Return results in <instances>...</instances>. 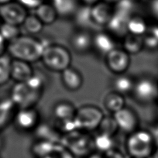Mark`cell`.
I'll return each instance as SVG.
<instances>
[{
  "mask_svg": "<svg viewBox=\"0 0 158 158\" xmlns=\"http://www.w3.org/2000/svg\"><path fill=\"white\" fill-rule=\"evenodd\" d=\"M143 42L144 48L149 50H155L158 48V39L149 33L143 36Z\"/></svg>",
  "mask_w": 158,
  "mask_h": 158,
  "instance_id": "obj_36",
  "label": "cell"
},
{
  "mask_svg": "<svg viewBox=\"0 0 158 158\" xmlns=\"http://www.w3.org/2000/svg\"><path fill=\"white\" fill-rule=\"evenodd\" d=\"M43 92L30 88L26 82L16 83L10 93V99L18 109L33 108L40 101Z\"/></svg>",
  "mask_w": 158,
  "mask_h": 158,
  "instance_id": "obj_4",
  "label": "cell"
},
{
  "mask_svg": "<svg viewBox=\"0 0 158 158\" xmlns=\"http://www.w3.org/2000/svg\"><path fill=\"white\" fill-rule=\"evenodd\" d=\"M133 92L141 102H150L158 96V85L152 79L143 77L135 81Z\"/></svg>",
  "mask_w": 158,
  "mask_h": 158,
  "instance_id": "obj_10",
  "label": "cell"
},
{
  "mask_svg": "<svg viewBox=\"0 0 158 158\" xmlns=\"http://www.w3.org/2000/svg\"><path fill=\"white\" fill-rule=\"evenodd\" d=\"M41 60L48 69L61 73L71 67L72 57L65 47L51 44L44 49Z\"/></svg>",
  "mask_w": 158,
  "mask_h": 158,
  "instance_id": "obj_3",
  "label": "cell"
},
{
  "mask_svg": "<svg viewBox=\"0 0 158 158\" xmlns=\"http://www.w3.org/2000/svg\"><path fill=\"white\" fill-rule=\"evenodd\" d=\"M82 5L88 6H93L95 4L99 2L101 0H80Z\"/></svg>",
  "mask_w": 158,
  "mask_h": 158,
  "instance_id": "obj_42",
  "label": "cell"
},
{
  "mask_svg": "<svg viewBox=\"0 0 158 158\" xmlns=\"http://www.w3.org/2000/svg\"><path fill=\"white\" fill-rule=\"evenodd\" d=\"M104 158H125V156L121 152L114 149V150L109 151V153H106Z\"/></svg>",
  "mask_w": 158,
  "mask_h": 158,
  "instance_id": "obj_39",
  "label": "cell"
},
{
  "mask_svg": "<svg viewBox=\"0 0 158 158\" xmlns=\"http://www.w3.org/2000/svg\"><path fill=\"white\" fill-rule=\"evenodd\" d=\"M36 132H37L38 139L44 140L51 141L54 143H58L59 141H61L62 137L60 136L58 132L54 128L47 124L38 125L36 127Z\"/></svg>",
  "mask_w": 158,
  "mask_h": 158,
  "instance_id": "obj_27",
  "label": "cell"
},
{
  "mask_svg": "<svg viewBox=\"0 0 158 158\" xmlns=\"http://www.w3.org/2000/svg\"><path fill=\"white\" fill-rule=\"evenodd\" d=\"M133 2H136V1H138V0H133Z\"/></svg>",
  "mask_w": 158,
  "mask_h": 158,
  "instance_id": "obj_49",
  "label": "cell"
},
{
  "mask_svg": "<svg viewBox=\"0 0 158 158\" xmlns=\"http://www.w3.org/2000/svg\"><path fill=\"white\" fill-rule=\"evenodd\" d=\"M123 48L129 54H137L144 48L143 36L128 33L123 37Z\"/></svg>",
  "mask_w": 158,
  "mask_h": 158,
  "instance_id": "obj_23",
  "label": "cell"
},
{
  "mask_svg": "<svg viewBox=\"0 0 158 158\" xmlns=\"http://www.w3.org/2000/svg\"><path fill=\"white\" fill-rule=\"evenodd\" d=\"M35 10V15L44 25H51L54 23L59 16L54 6L47 2H44Z\"/></svg>",
  "mask_w": 158,
  "mask_h": 158,
  "instance_id": "obj_21",
  "label": "cell"
},
{
  "mask_svg": "<svg viewBox=\"0 0 158 158\" xmlns=\"http://www.w3.org/2000/svg\"><path fill=\"white\" fill-rule=\"evenodd\" d=\"M13 58L6 53L0 56V86L6 84L11 79V69Z\"/></svg>",
  "mask_w": 158,
  "mask_h": 158,
  "instance_id": "obj_30",
  "label": "cell"
},
{
  "mask_svg": "<svg viewBox=\"0 0 158 158\" xmlns=\"http://www.w3.org/2000/svg\"><path fill=\"white\" fill-rule=\"evenodd\" d=\"M71 45L77 53H85L93 46V36L86 30H78L72 34Z\"/></svg>",
  "mask_w": 158,
  "mask_h": 158,
  "instance_id": "obj_15",
  "label": "cell"
},
{
  "mask_svg": "<svg viewBox=\"0 0 158 158\" xmlns=\"http://www.w3.org/2000/svg\"><path fill=\"white\" fill-rule=\"evenodd\" d=\"M153 158H158V148L154 150V153L153 154Z\"/></svg>",
  "mask_w": 158,
  "mask_h": 158,
  "instance_id": "obj_47",
  "label": "cell"
},
{
  "mask_svg": "<svg viewBox=\"0 0 158 158\" xmlns=\"http://www.w3.org/2000/svg\"><path fill=\"white\" fill-rule=\"evenodd\" d=\"M13 0H0V6L5 5V4L10 3V2H13Z\"/></svg>",
  "mask_w": 158,
  "mask_h": 158,
  "instance_id": "obj_46",
  "label": "cell"
},
{
  "mask_svg": "<svg viewBox=\"0 0 158 158\" xmlns=\"http://www.w3.org/2000/svg\"><path fill=\"white\" fill-rule=\"evenodd\" d=\"M60 150L61 149L59 147L58 143H54L51 141L44 140V139H38L31 147L32 153L37 158L54 155Z\"/></svg>",
  "mask_w": 158,
  "mask_h": 158,
  "instance_id": "obj_18",
  "label": "cell"
},
{
  "mask_svg": "<svg viewBox=\"0 0 158 158\" xmlns=\"http://www.w3.org/2000/svg\"><path fill=\"white\" fill-rule=\"evenodd\" d=\"M114 118L118 124V129L126 133H133L137 130L138 118L136 114L129 108H123L113 114Z\"/></svg>",
  "mask_w": 158,
  "mask_h": 158,
  "instance_id": "obj_11",
  "label": "cell"
},
{
  "mask_svg": "<svg viewBox=\"0 0 158 158\" xmlns=\"http://www.w3.org/2000/svg\"><path fill=\"white\" fill-rule=\"evenodd\" d=\"M16 106L10 98L0 100V131L7 127L10 121L13 119Z\"/></svg>",
  "mask_w": 158,
  "mask_h": 158,
  "instance_id": "obj_19",
  "label": "cell"
},
{
  "mask_svg": "<svg viewBox=\"0 0 158 158\" xmlns=\"http://www.w3.org/2000/svg\"><path fill=\"white\" fill-rule=\"evenodd\" d=\"M135 82L130 77L120 74L114 80L113 85L115 92L124 95L133 92Z\"/></svg>",
  "mask_w": 158,
  "mask_h": 158,
  "instance_id": "obj_28",
  "label": "cell"
},
{
  "mask_svg": "<svg viewBox=\"0 0 158 158\" xmlns=\"http://www.w3.org/2000/svg\"><path fill=\"white\" fill-rule=\"evenodd\" d=\"M16 128L23 131L36 130L40 124V115L36 109L33 108L18 109L13 117Z\"/></svg>",
  "mask_w": 158,
  "mask_h": 158,
  "instance_id": "obj_8",
  "label": "cell"
},
{
  "mask_svg": "<svg viewBox=\"0 0 158 158\" xmlns=\"http://www.w3.org/2000/svg\"><path fill=\"white\" fill-rule=\"evenodd\" d=\"M148 32L150 34L153 35L154 37H156V39H158V23L150 27V28H149Z\"/></svg>",
  "mask_w": 158,
  "mask_h": 158,
  "instance_id": "obj_41",
  "label": "cell"
},
{
  "mask_svg": "<svg viewBox=\"0 0 158 158\" xmlns=\"http://www.w3.org/2000/svg\"><path fill=\"white\" fill-rule=\"evenodd\" d=\"M0 158H2V157H1V156H0Z\"/></svg>",
  "mask_w": 158,
  "mask_h": 158,
  "instance_id": "obj_51",
  "label": "cell"
},
{
  "mask_svg": "<svg viewBox=\"0 0 158 158\" xmlns=\"http://www.w3.org/2000/svg\"><path fill=\"white\" fill-rule=\"evenodd\" d=\"M52 5L55 8L58 16H74L78 8L77 0H51Z\"/></svg>",
  "mask_w": 158,
  "mask_h": 158,
  "instance_id": "obj_24",
  "label": "cell"
},
{
  "mask_svg": "<svg viewBox=\"0 0 158 158\" xmlns=\"http://www.w3.org/2000/svg\"><path fill=\"white\" fill-rule=\"evenodd\" d=\"M93 46L98 52L105 55L116 48L112 35L105 32H99L93 36Z\"/></svg>",
  "mask_w": 158,
  "mask_h": 158,
  "instance_id": "obj_17",
  "label": "cell"
},
{
  "mask_svg": "<svg viewBox=\"0 0 158 158\" xmlns=\"http://www.w3.org/2000/svg\"><path fill=\"white\" fill-rule=\"evenodd\" d=\"M74 19L76 23L81 27H89L92 25H95L92 16V7L88 6L81 5L78 6L74 15Z\"/></svg>",
  "mask_w": 158,
  "mask_h": 158,
  "instance_id": "obj_25",
  "label": "cell"
},
{
  "mask_svg": "<svg viewBox=\"0 0 158 158\" xmlns=\"http://www.w3.org/2000/svg\"><path fill=\"white\" fill-rule=\"evenodd\" d=\"M104 106L109 112L115 113L125 108V98L123 95L116 92H109L103 99Z\"/></svg>",
  "mask_w": 158,
  "mask_h": 158,
  "instance_id": "obj_22",
  "label": "cell"
},
{
  "mask_svg": "<svg viewBox=\"0 0 158 158\" xmlns=\"http://www.w3.org/2000/svg\"><path fill=\"white\" fill-rule=\"evenodd\" d=\"M77 109L72 103L69 102L63 101L57 103L53 109V113L54 117L59 122L71 119L75 117Z\"/></svg>",
  "mask_w": 158,
  "mask_h": 158,
  "instance_id": "obj_20",
  "label": "cell"
},
{
  "mask_svg": "<svg viewBox=\"0 0 158 158\" xmlns=\"http://www.w3.org/2000/svg\"><path fill=\"white\" fill-rule=\"evenodd\" d=\"M93 143L94 147L98 152L105 154L114 150V140L112 136L104 133H98L93 139Z\"/></svg>",
  "mask_w": 158,
  "mask_h": 158,
  "instance_id": "obj_29",
  "label": "cell"
},
{
  "mask_svg": "<svg viewBox=\"0 0 158 158\" xmlns=\"http://www.w3.org/2000/svg\"><path fill=\"white\" fill-rule=\"evenodd\" d=\"M131 16L115 11L113 16L106 26L109 33L112 36L125 37L129 33L128 23Z\"/></svg>",
  "mask_w": 158,
  "mask_h": 158,
  "instance_id": "obj_13",
  "label": "cell"
},
{
  "mask_svg": "<svg viewBox=\"0 0 158 158\" xmlns=\"http://www.w3.org/2000/svg\"><path fill=\"white\" fill-rule=\"evenodd\" d=\"M149 27L147 22L139 16H132L128 23L129 33L143 36L148 32Z\"/></svg>",
  "mask_w": 158,
  "mask_h": 158,
  "instance_id": "obj_26",
  "label": "cell"
},
{
  "mask_svg": "<svg viewBox=\"0 0 158 158\" xmlns=\"http://www.w3.org/2000/svg\"><path fill=\"white\" fill-rule=\"evenodd\" d=\"M89 158H104V156H102L100 154H98V153H94V154H91Z\"/></svg>",
  "mask_w": 158,
  "mask_h": 158,
  "instance_id": "obj_45",
  "label": "cell"
},
{
  "mask_svg": "<svg viewBox=\"0 0 158 158\" xmlns=\"http://www.w3.org/2000/svg\"><path fill=\"white\" fill-rule=\"evenodd\" d=\"M61 80L65 88L72 92L81 89L84 82L81 72L72 67L67 68L61 72Z\"/></svg>",
  "mask_w": 158,
  "mask_h": 158,
  "instance_id": "obj_16",
  "label": "cell"
},
{
  "mask_svg": "<svg viewBox=\"0 0 158 158\" xmlns=\"http://www.w3.org/2000/svg\"><path fill=\"white\" fill-rule=\"evenodd\" d=\"M46 82V75L40 71H34L33 75L26 83L32 89L43 92V89L45 87Z\"/></svg>",
  "mask_w": 158,
  "mask_h": 158,
  "instance_id": "obj_34",
  "label": "cell"
},
{
  "mask_svg": "<svg viewBox=\"0 0 158 158\" xmlns=\"http://www.w3.org/2000/svg\"><path fill=\"white\" fill-rule=\"evenodd\" d=\"M4 144H5V142H4V139H3V137H2V134L0 133V152L2 151V149H3Z\"/></svg>",
  "mask_w": 158,
  "mask_h": 158,
  "instance_id": "obj_43",
  "label": "cell"
},
{
  "mask_svg": "<svg viewBox=\"0 0 158 158\" xmlns=\"http://www.w3.org/2000/svg\"><path fill=\"white\" fill-rule=\"evenodd\" d=\"M7 50V43L2 36L0 35V56L3 55L6 53Z\"/></svg>",
  "mask_w": 158,
  "mask_h": 158,
  "instance_id": "obj_40",
  "label": "cell"
},
{
  "mask_svg": "<svg viewBox=\"0 0 158 158\" xmlns=\"http://www.w3.org/2000/svg\"><path fill=\"white\" fill-rule=\"evenodd\" d=\"M134 3L135 2H133V0H120L114 5L115 11L129 16H133Z\"/></svg>",
  "mask_w": 158,
  "mask_h": 158,
  "instance_id": "obj_35",
  "label": "cell"
},
{
  "mask_svg": "<svg viewBox=\"0 0 158 158\" xmlns=\"http://www.w3.org/2000/svg\"><path fill=\"white\" fill-rule=\"evenodd\" d=\"M61 143L74 156H86L94 147L93 139H91L81 131L68 133L62 138L60 143Z\"/></svg>",
  "mask_w": 158,
  "mask_h": 158,
  "instance_id": "obj_6",
  "label": "cell"
},
{
  "mask_svg": "<svg viewBox=\"0 0 158 158\" xmlns=\"http://www.w3.org/2000/svg\"><path fill=\"white\" fill-rule=\"evenodd\" d=\"M154 147L153 133L147 130H136L127 140V150L132 158H148L154 153Z\"/></svg>",
  "mask_w": 158,
  "mask_h": 158,
  "instance_id": "obj_2",
  "label": "cell"
},
{
  "mask_svg": "<svg viewBox=\"0 0 158 158\" xmlns=\"http://www.w3.org/2000/svg\"><path fill=\"white\" fill-rule=\"evenodd\" d=\"M44 24L40 20L39 18L35 14H28L23 23L22 24L24 30L28 34L36 35L42 31Z\"/></svg>",
  "mask_w": 158,
  "mask_h": 158,
  "instance_id": "obj_31",
  "label": "cell"
},
{
  "mask_svg": "<svg viewBox=\"0 0 158 158\" xmlns=\"http://www.w3.org/2000/svg\"><path fill=\"white\" fill-rule=\"evenodd\" d=\"M104 116L99 108L86 105L77 109L74 118L80 131H92L98 128Z\"/></svg>",
  "mask_w": 158,
  "mask_h": 158,
  "instance_id": "obj_5",
  "label": "cell"
},
{
  "mask_svg": "<svg viewBox=\"0 0 158 158\" xmlns=\"http://www.w3.org/2000/svg\"><path fill=\"white\" fill-rule=\"evenodd\" d=\"M0 20H1V19H0ZM1 23H0V24H1Z\"/></svg>",
  "mask_w": 158,
  "mask_h": 158,
  "instance_id": "obj_50",
  "label": "cell"
},
{
  "mask_svg": "<svg viewBox=\"0 0 158 158\" xmlns=\"http://www.w3.org/2000/svg\"><path fill=\"white\" fill-rule=\"evenodd\" d=\"M34 70L30 63L13 59L11 69V79L16 83L27 82L33 75Z\"/></svg>",
  "mask_w": 158,
  "mask_h": 158,
  "instance_id": "obj_14",
  "label": "cell"
},
{
  "mask_svg": "<svg viewBox=\"0 0 158 158\" xmlns=\"http://www.w3.org/2000/svg\"><path fill=\"white\" fill-rule=\"evenodd\" d=\"M45 47L42 40L20 35L7 44L6 53L13 59L32 63L42 58Z\"/></svg>",
  "mask_w": 158,
  "mask_h": 158,
  "instance_id": "obj_1",
  "label": "cell"
},
{
  "mask_svg": "<svg viewBox=\"0 0 158 158\" xmlns=\"http://www.w3.org/2000/svg\"><path fill=\"white\" fill-rule=\"evenodd\" d=\"M150 10L151 14L158 19V0H151L150 3Z\"/></svg>",
  "mask_w": 158,
  "mask_h": 158,
  "instance_id": "obj_38",
  "label": "cell"
},
{
  "mask_svg": "<svg viewBox=\"0 0 158 158\" xmlns=\"http://www.w3.org/2000/svg\"><path fill=\"white\" fill-rule=\"evenodd\" d=\"M98 130L100 133L113 136L118 130V124L113 116H104Z\"/></svg>",
  "mask_w": 158,
  "mask_h": 158,
  "instance_id": "obj_33",
  "label": "cell"
},
{
  "mask_svg": "<svg viewBox=\"0 0 158 158\" xmlns=\"http://www.w3.org/2000/svg\"><path fill=\"white\" fill-rule=\"evenodd\" d=\"M102 1H105V2L112 4V5H115V4H116L117 2H118V1H120V0H102Z\"/></svg>",
  "mask_w": 158,
  "mask_h": 158,
  "instance_id": "obj_44",
  "label": "cell"
},
{
  "mask_svg": "<svg viewBox=\"0 0 158 158\" xmlns=\"http://www.w3.org/2000/svg\"><path fill=\"white\" fill-rule=\"evenodd\" d=\"M42 158H57V156L56 154H54V155H51V156H44V157H42Z\"/></svg>",
  "mask_w": 158,
  "mask_h": 158,
  "instance_id": "obj_48",
  "label": "cell"
},
{
  "mask_svg": "<svg viewBox=\"0 0 158 158\" xmlns=\"http://www.w3.org/2000/svg\"><path fill=\"white\" fill-rule=\"evenodd\" d=\"M115 13L114 5L101 0L92 6V16L95 25L105 27L107 26Z\"/></svg>",
  "mask_w": 158,
  "mask_h": 158,
  "instance_id": "obj_12",
  "label": "cell"
},
{
  "mask_svg": "<svg viewBox=\"0 0 158 158\" xmlns=\"http://www.w3.org/2000/svg\"><path fill=\"white\" fill-rule=\"evenodd\" d=\"M106 64L112 72L123 74L130 67V56L125 50L115 48L106 55Z\"/></svg>",
  "mask_w": 158,
  "mask_h": 158,
  "instance_id": "obj_9",
  "label": "cell"
},
{
  "mask_svg": "<svg viewBox=\"0 0 158 158\" xmlns=\"http://www.w3.org/2000/svg\"><path fill=\"white\" fill-rule=\"evenodd\" d=\"M0 35L8 44L20 36V29L18 26L2 23L0 24Z\"/></svg>",
  "mask_w": 158,
  "mask_h": 158,
  "instance_id": "obj_32",
  "label": "cell"
},
{
  "mask_svg": "<svg viewBox=\"0 0 158 158\" xmlns=\"http://www.w3.org/2000/svg\"><path fill=\"white\" fill-rule=\"evenodd\" d=\"M16 2L23 6L27 10H36L44 2V0H16Z\"/></svg>",
  "mask_w": 158,
  "mask_h": 158,
  "instance_id": "obj_37",
  "label": "cell"
},
{
  "mask_svg": "<svg viewBox=\"0 0 158 158\" xmlns=\"http://www.w3.org/2000/svg\"><path fill=\"white\" fill-rule=\"evenodd\" d=\"M28 16L27 9L18 2H13L0 6V19L2 23L20 26Z\"/></svg>",
  "mask_w": 158,
  "mask_h": 158,
  "instance_id": "obj_7",
  "label": "cell"
}]
</instances>
